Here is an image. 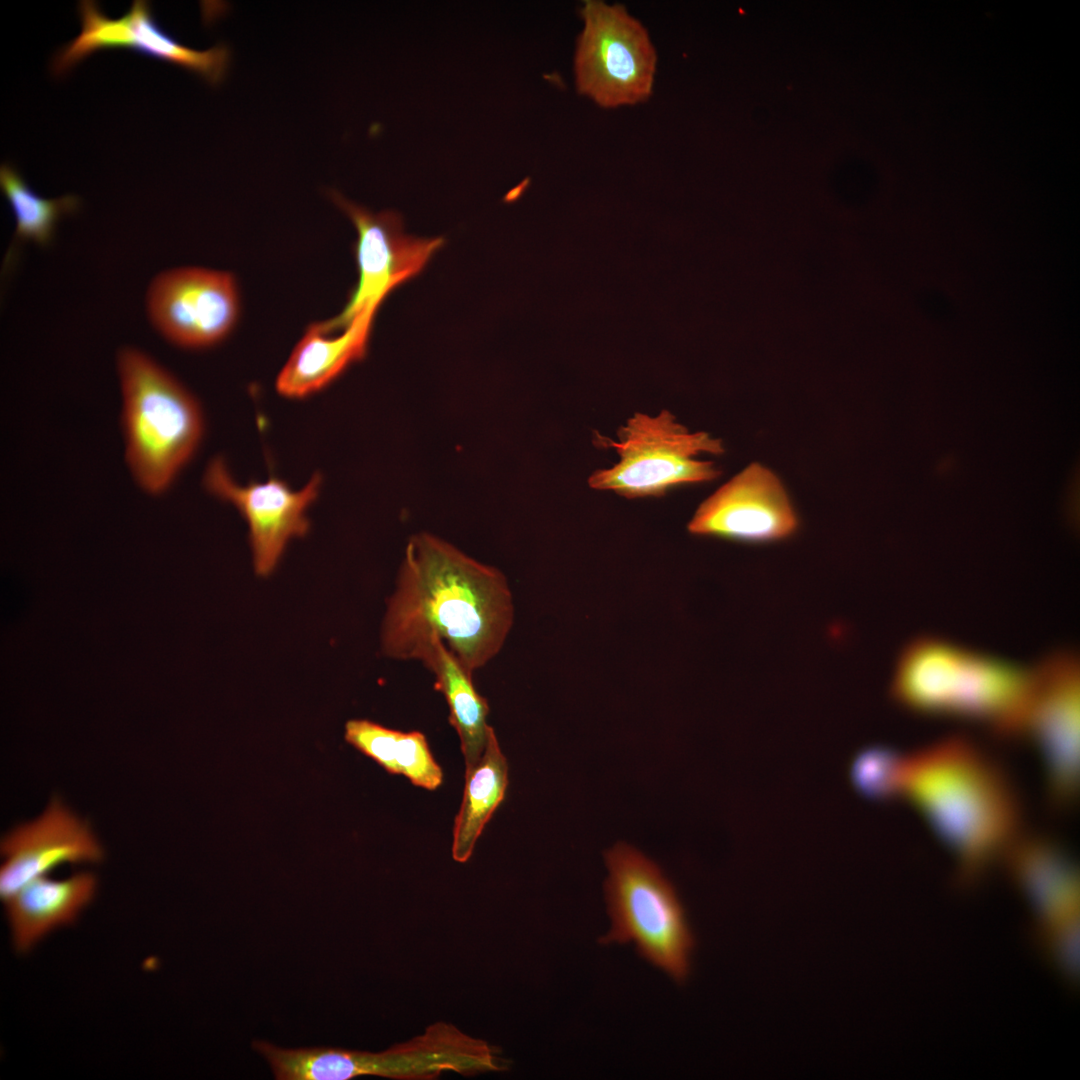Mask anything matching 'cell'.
I'll list each match as a JSON object with an SVG mask.
<instances>
[{"label":"cell","mask_w":1080,"mask_h":1080,"mask_svg":"<svg viewBox=\"0 0 1080 1080\" xmlns=\"http://www.w3.org/2000/svg\"><path fill=\"white\" fill-rule=\"evenodd\" d=\"M513 623L506 576L422 532L409 539L387 600L381 650L391 659L414 661L438 638L473 675L499 654Z\"/></svg>","instance_id":"6da1fadb"},{"label":"cell","mask_w":1080,"mask_h":1080,"mask_svg":"<svg viewBox=\"0 0 1080 1080\" xmlns=\"http://www.w3.org/2000/svg\"><path fill=\"white\" fill-rule=\"evenodd\" d=\"M1032 672L934 638L901 653L891 695L917 713L983 722L996 733L1023 736Z\"/></svg>","instance_id":"3957f363"},{"label":"cell","mask_w":1080,"mask_h":1080,"mask_svg":"<svg viewBox=\"0 0 1080 1080\" xmlns=\"http://www.w3.org/2000/svg\"><path fill=\"white\" fill-rule=\"evenodd\" d=\"M0 185L15 216L16 237L39 245L49 244L60 216L73 212L79 205V199L72 195L42 198L8 164L0 168Z\"/></svg>","instance_id":"44dd1931"},{"label":"cell","mask_w":1080,"mask_h":1080,"mask_svg":"<svg viewBox=\"0 0 1080 1080\" xmlns=\"http://www.w3.org/2000/svg\"><path fill=\"white\" fill-rule=\"evenodd\" d=\"M4 862L0 896L8 899L30 880L66 863H93L103 850L90 826L54 797L36 819L21 824L1 840Z\"/></svg>","instance_id":"5bb4252c"},{"label":"cell","mask_w":1080,"mask_h":1080,"mask_svg":"<svg viewBox=\"0 0 1080 1080\" xmlns=\"http://www.w3.org/2000/svg\"><path fill=\"white\" fill-rule=\"evenodd\" d=\"M798 518L779 478L752 463L700 504L688 524L698 536L764 543L792 536Z\"/></svg>","instance_id":"4fadbf2b"},{"label":"cell","mask_w":1080,"mask_h":1080,"mask_svg":"<svg viewBox=\"0 0 1080 1080\" xmlns=\"http://www.w3.org/2000/svg\"><path fill=\"white\" fill-rule=\"evenodd\" d=\"M508 786V764L494 729L491 727L482 755L465 767V785L458 814L455 817L452 857L465 863L485 825L505 798Z\"/></svg>","instance_id":"d6986e66"},{"label":"cell","mask_w":1080,"mask_h":1080,"mask_svg":"<svg viewBox=\"0 0 1080 1080\" xmlns=\"http://www.w3.org/2000/svg\"><path fill=\"white\" fill-rule=\"evenodd\" d=\"M96 877L89 872L55 880L34 878L4 901L14 947L26 952L52 930L72 923L93 899Z\"/></svg>","instance_id":"e0dca14e"},{"label":"cell","mask_w":1080,"mask_h":1080,"mask_svg":"<svg viewBox=\"0 0 1080 1080\" xmlns=\"http://www.w3.org/2000/svg\"><path fill=\"white\" fill-rule=\"evenodd\" d=\"M330 196L351 219L358 234L354 246L358 281L338 315L314 323L319 331L336 334L361 314L377 311L390 292L417 276L443 246L444 239L408 235L398 213H372L335 191Z\"/></svg>","instance_id":"ba28073f"},{"label":"cell","mask_w":1080,"mask_h":1080,"mask_svg":"<svg viewBox=\"0 0 1080 1080\" xmlns=\"http://www.w3.org/2000/svg\"><path fill=\"white\" fill-rule=\"evenodd\" d=\"M617 440L596 433L595 444L614 449L619 460L594 471L589 486L627 498L661 496L669 489L715 479L719 469L701 454L719 455L721 440L706 432H690L667 410L655 416L635 413L617 433Z\"/></svg>","instance_id":"8992f818"},{"label":"cell","mask_w":1080,"mask_h":1080,"mask_svg":"<svg viewBox=\"0 0 1080 1080\" xmlns=\"http://www.w3.org/2000/svg\"><path fill=\"white\" fill-rule=\"evenodd\" d=\"M146 309L155 329L169 342L203 349L225 339L240 312L236 279L226 271L182 267L151 281Z\"/></svg>","instance_id":"9c48e42d"},{"label":"cell","mask_w":1080,"mask_h":1080,"mask_svg":"<svg viewBox=\"0 0 1080 1080\" xmlns=\"http://www.w3.org/2000/svg\"><path fill=\"white\" fill-rule=\"evenodd\" d=\"M1006 853L1014 880L1045 922L1054 926L1078 918V873L1058 843L1019 837Z\"/></svg>","instance_id":"9a60e30c"},{"label":"cell","mask_w":1080,"mask_h":1080,"mask_svg":"<svg viewBox=\"0 0 1080 1080\" xmlns=\"http://www.w3.org/2000/svg\"><path fill=\"white\" fill-rule=\"evenodd\" d=\"M416 661L433 673L435 689L443 694L449 722L459 736L465 767L473 765L485 749L491 728L487 723V700L477 692L473 675L438 638L422 649Z\"/></svg>","instance_id":"ac0fdd59"},{"label":"cell","mask_w":1080,"mask_h":1080,"mask_svg":"<svg viewBox=\"0 0 1080 1080\" xmlns=\"http://www.w3.org/2000/svg\"><path fill=\"white\" fill-rule=\"evenodd\" d=\"M611 927L602 942L633 943L639 954L678 982L686 980L694 938L674 887L640 851L617 843L605 853Z\"/></svg>","instance_id":"5b68a950"},{"label":"cell","mask_w":1080,"mask_h":1080,"mask_svg":"<svg viewBox=\"0 0 1080 1080\" xmlns=\"http://www.w3.org/2000/svg\"><path fill=\"white\" fill-rule=\"evenodd\" d=\"M116 368L126 466L141 490L162 495L200 445L201 406L165 367L138 348L120 349Z\"/></svg>","instance_id":"277c9868"},{"label":"cell","mask_w":1080,"mask_h":1080,"mask_svg":"<svg viewBox=\"0 0 1080 1080\" xmlns=\"http://www.w3.org/2000/svg\"><path fill=\"white\" fill-rule=\"evenodd\" d=\"M1033 738L1046 769L1052 801L1075 799L1079 780V665L1058 653L1032 671L1023 736Z\"/></svg>","instance_id":"30bf717a"},{"label":"cell","mask_w":1080,"mask_h":1080,"mask_svg":"<svg viewBox=\"0 0 1080 1080\" xmlns=\"http://www.w3.org/2000/svg\"><path fill=\"white\" fill-rule=\"evenodd\" d=\"M576 40L578 93L602 108L646 101L652 94L657 53L647 29L623 5L587 0Z\"/></svg>","instance_id":"52a82bcc"},{"label":"cell","mask_w":1080,"mask_h":1080,"mask_svg":"<svg viewBox=\"0 0 1080 1080\" xmlns=\"http://www.w3.org/2000/svg\"><path fill=\"white\" fill-rule=\"evenodd\" d=\"M203 481L212 495L235 505L247 520L255 571L266 576L276 567L288 541L308 532L305 512L319 494L322 477L314 474L299 491L276 477L242 486L234 481L225 461L216 457L207 466Z\"/></svg>","instance_id":"7c38bea8"},{"label":"cell","mask_w":1080,"mask_h":1080,"mask_svg":"<svg viewBox=\"0 0 1080 1080\" xmlns=\"http://www.w3.org/2000/svg\"><path fill=\"white\" fill-rule=\"evenodd\" d=\"M376 312L361 314L339 334H325L310 324L277 377V391L288 398L306 397L363 359Z\"/></svg>","instance_id":"2e32d148"},{"label":"cell","mask_w":1080,"mask_h":1080,"mask_svg":"<svg viewBox=\"0 0 1080 1080\" xmlns=\"http://www.w3.org/2000/svg\"><path fill=\"white\" fill-rule=\"evenodd\" d=\"M344 739L388 773L403 775L415 786L435 790L442 784V769L420 731L402 732L367 719H352L345 724Z\"/></svg>","instance_id":"ffe728a7"},{"label":"cell","mask_w":1080,"mask_h":1080,"mask_svg":"<svg viewBox=\"0 0 1080 1080\" xmlns=\"http://www.w3.org/2000/svg\"><path fill=\"white\" fill-rule=\"evenodd\" d=\"M899 754L887 749H871L861 754L852 766V777L865 793L891 797Z\"/></svg>","instance_id":"7402d4cb"},{"label":"cell","mask_w":1080,"mask_h":1080,"mask_svg":"<svg viewBox=\"0 0 1080 1080\" xmlns=\"http://www.w3.org/2000/svg\"><path fill=\"white\" fill-rule=\"evenodd\" d=\"M78 9L81 32L54 57L55 75L66 73L97 50L110 48H129L179 65L213 85L220 83L227 72L230 59L227 46L197 51L182 45L158 25L147 1L135 0L130 10L117 19L104 15L94 1H81Z\"/></svg>","instance_id":"8fae6325"},{"label":"cell","mask_w":1080,"mask_h":1080,"mask_svg":"<svg viewBox=\"0 0 1080 1080\" xmlns=\"http://www.w3.org/2000/svg\"><path fill=\"white\" fill-rule=\"evenodd\" d=\"M892 796L923 815L955 852L964 879L978 876L1020 834V802L1010 778L961 736L900 755Z\"/></svg>","instance_id":"7a4b0ae2"}]
</instances>
